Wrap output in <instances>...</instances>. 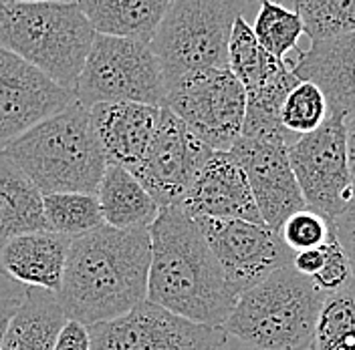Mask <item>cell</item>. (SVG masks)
<instances>
[{
	"instance_id": "cell-5",
	"label": "cell",
	"mask_w": 355,
	"mask_h": 350,
	"mask_svg": "<svg viewBox=\"0 0 355 350\" xmlns=\"http://www.w3.org/2000/svg\"><path fill=\"white\" fill-rule=\"evenodd\" d=\"M323 294L291 266L244 290L222 329L252 350L313 349Z\"/></svg>"
},
{
	"instance_id": "cell-23",
	"label": "cell",
	"mask_w": 355,
	"mask_h": 350,
	"mask_svg": "<svg viewBox=\"0 0 355 350\" xmlns=\"http://www.w3.org/2000/svg\"><path fill=\"white\" fill-rule=\"evenodd\" d=\"M287 59H277L257 41L250 22L239 17L228 41V71L239 79L244 93L263 87L288 68Z\"/></svg>"
},
{
	"instance_id": "cell-11",
	"label": "cell",
	"mask_w": 355,
	"mask_h": 350,
	"mask_svg": "<svg viewBox=\"0 0 355 350\" xmlns=\"http://www.w3.org/2000/svg\"><path fill=\"white\" fill-rule=\"evenodd\" d=\"M210 155L212 149L206 147L172 111L159 107L150 147L132 174L154 197L159 210L180 205Z\"/></svg>"
},
{
	"instance_id": "cell-6",
	"label": "cell",
	"mask_w": 355,
	"mask_h": 350,
	"mask_svg": "<svg viewBox=\"0 0 355 350\" xmlns=\"http://www.w3.org/2000/svg\"><path fill=\"white\" fill-rule=\"evenodd\" d=\"M259 0H172L152 39L166 89L178 79L228 68V41L239 17L252 22Z\"/></svg>"
},
{
	"instance_id": "cell-7",
	"label": "cell",
	"mask_w": 355,
	"mask_h": 350,
	"mask_svg": "<svg viewBox=\"0 0 355 350\" xmlns=\"http://www.w3.org/2000/svg\"><path fill=\"white\" fill-rule=\"evenodd\" d=\"M73 93L85 109L99 103L162 107L166 83L150 43L95 35Z\"/></svg>"
},
{
	"instance_id": "cell-32",
	"label": "cell",
	"mask_w": 355,
	"mask_h": 350,
	"mask_svg": "<svg viewBox=\"0 0 355 350\" xmlns=\"http://www.w3.org/2000/svg\"><path fill=\"white\" fill-rule=\"evenodd\" d=\"M333 230H335V236L341 243L349 266H352V272H354V282H355V196L349 201V205L333 219Z\"/></svg>"
},
{
	"instance_id": "cell-19",
	"label": "cell",
	"mask_w": 355,
	"mask_h": 350,
	"mask_svg": "<svg viewBox=\"0 0 355 350\" xmlns=\"http://www.w3.org/2000/svg\"><path fill=\"white\" fill-rule=\"evenodd\" d=\"M97 201L103 223L115 230L150 228L159 214V205L135 175L115 163H107L97 185Z\"/></svg>"
},
{
	"instance_id": "cell-15",
	"label": "cell",
	"mask_w": 355,
	"mask_h": 350,
	"mask_svg": "<svg viewBox=\"0 0 355 350\" xmlns=\"http://www.w3.org/2000/svg\"><path fill=\"white\" fill-rule=\"evenodd\" d=\"M180 208L194 219H244L265 223L248 179L230 151H212Z\"/></svg>"
},
{
	"instance_id": "cell-8",
	"label": "cell",
	"mask_w": 355,
	"mask_h": 350,
	"mask_svg": "<svg viewBox=\"0 0 355 350\" xmlns=\"http://www.w3.org/2000/svg\"><path fill=\"white\" fill-rule=\"evenodd\" d=\"M162 107L212 151H230L243 135L246 93L228 68H206L172 83Z\"/></svg>"
},
{
	"instance_id": "cell-4",
	"label": "cell",
	"mask_w": 355,
	"mask_h": 350,
	"mask_svg": "<svg viewBox=\"0 0 355 350\" xmlns=\"http://www.w3.org/2000/svg\"><path fill=\"white\" fill-rule=\"evenodd\" d=\"M95 35L77 2L0 4V46L67 91L77 85Z\"/></svg>"
},
{
	"instance_id": "cell-20",
	"label": "cell",
	"mask_w": 355,
	"mask_h": 350,
	"mask_svg": "<svg viewBox=\"0 0 355 350\" xmlns=\"http://www.w3.org/2000/svg\"><path fill=\"white\" fill-rule=\"evenodd\" d=\"M172 0H77L97 35L152 43Z\"/></svg>"
},
{
	"instance_id": "cell-37",
	"label": "cell",
	"mask_w": 355,
	"mask_h": 350,
	"mask_svg": "<svg viewBox=\"0 0 355 350\" xmlns=\"http://www.w3.org/2000/svg\"><path fill=\"white\" fill-rule=\"evenodd\" d=\"M6 2H77V0H6Z\"/></svg>"
},
{
	"instance_id": "cell-14",
	"label": "cell",
	"mask_w": 355,
	"mask_h": 350,
	"mask_svg": "<svg viewBox=\"0 0 355 350\" xmlns=\"http://www.w3.org/2000/svg\"><path fill=\"white\" fill-rule=\"evenodd\" d=\"M73 101V91L0 46V149Z\"/></svg>"
},
{
	"instance_id": "cell-2",
	"label": "cell",
	"mask_w": 355,
	"mask_h": 350,
	"mask_svg": "<svg viewBox=\"0 0 355 350\" xmlns=\"http://www.w3.org/2000/svg\"><path fill=\"white\" fill-rule=\"evenodd\" d=\"M148 300L192 322L224 326L239 294L224 276L198 221L180 205L162 208L150 225Z\"/></svg>"
},
{
	"instance_id": "cell-18",
	"label": "cell",
	"mask_w": 355,
	"mask_h": 350,
	"mask_svg": "<svg viewBox=\"0 0 355 350\" xmlns=\"http://www.w3.org/2000/svg\"><path fill=\"white\" fill-rule=\"evenodd\" d=\"M71 241L49 230L15 236L0 243V272L26 288L57 294L63 284Z\"/></svg>"
},
{
	"instance_id": "cell-40",
	"label": "cell",
	"mask_w": 355,
	"mask_h": 350,
	"mask_svg": "<svg viewBox=\"0 0 355 350\" xmlns=\"http://www.w3.org/2000/svg\"><path fill=\"white\" fill-rule=\"evenodd\" d=\"M4 2H6V0H0V4H4Z\"/></svg>"
},
{
	"instance_id": "cell-1",
	"label": "cell",
	"mask_w": 355,
	"mask_h": 350,
	"mask_svg": "<svg viewBox=\"0 0 355 350\" xmlns=\"http://www.w3.org/2000/svg\"><path fill=\"white\" fill-rule=\"evenodd\" d=\"M150 262V228L115 230L103 223L75 238L57 292L67 318L89 329L146 302Z\"/></svg>"
},
{
	"instance_id": "cell-30",
	"label": "cell",
	"mask_w": 355,
	"mask_h": 350,
	"mask_svg": "<svg viewBox=\"0 0 355 350\" xmlns=\"http://www.w3.org/2000/svg\"><path fill=\"white\" fill-rule=\"evenodd\" d=\"M333 225V223H331ZM325 248H327V258L323 268L311 278V284L315 286L323 296L333 294L345 286H349L354 282V272H352V266L349 260L341 248V243L335 236V230L331 228V234L325 241Z\"/></svg>"
},
{
	"instance_id": "cell-39",
	"label": "cell",
	"mask_w": 355,
	"mask_h": 350,
	"mask_svg": "<svg viewBox=\"0 0 355 350\" xmlns=\"http://www.w3.org/2000/svg\"><path fill=\"white\" fill-rule=\"evenodd\" d=\"M299 350H315V349H299Z\"/></svg>"
},
{
	"instance_id": "cell-36",
	"label": "cell",
	"mask_w": 355,
	"mask_h": 350,
	"mask_svg": "<svg viewBox=\"0 0 355 350\" xmlns=\"http://www.w3.org/2000/svg\"><path fill=\"white\" fill-rule=\"evenodd\" d=\"M234 340V338H232ZM236 344H230V336H228V340H226V344L222 347V350H252V349H248V347H244V344H241L239 340H234Z\"/></svg>"
},
{
	"instance_id": "cell-27",
	"label": "cell",
	"mask_w": 355,
	"mask_h": 350,
	"mask_svg": "<svg viewBox=\"0 0 355 350\" xmlns=\"http://www.w3.org/2000/svg\"><path fill=\"white\" fill-rule=\"evenodd\" d=\"M301 17L311 41H327L355 33V0H287Z\"/></svg>"
},
{
	"instance_id": "cell-29",
	"label": "cell",
	"mask_w": 355,
	"mask_h": 350,
	"mask_svg": "<svg viewBox=\"0 0 355 350\" xmlns=\"http://www.w3.org/2000/svg\"><path fill=\"white\" fill-rule=\"evenodd\" d=\"M331 228L333 225L329 219L305 208V210H299L293 216H288L277 234L288 250L295 254V252H303V250H311V248H321L329 238Z\"/></svg>"
},
{
	"instance_id": "cell-24",
	"label": "cell",
	"mask_w": 355,
	"mask_h": 350,
	"mask_svg": "<svg viewBox=\"0 0 355 350\" xmlns=\"http://www.w3.org/2000/svg\"><path fill=\"white\" fill-rule=\"evenodd\" d=\"M44 228L69 240L81 238L103 225L95 194H46L43 196Z\"/></svg>"
},
{
	"instance_id": "cell-31",
	"label": "cell",
	"mask_w": 355,
	"mask_h": 350,
	"mask_svg": "<svg viewBox=\"0 0 355 350\" xmlns=\"http://www.w3.org/2000/svg\"><path fill=\"white\" fill-rule=\"evenodd\" d=\"M24 298H26V286L19 284L17 280L0 272V350H2V338L6 326L15 316V312L22 306Z\"/></svg>"
},
{
	"instance_id": "cell-10",
	"label": "cell",
	"mask_w": 355,
	"mask_h": 350,
	"mask_svg": "<svg viewBox=\"0 0 355 350\" xmlns=\"http://www.w3.org/2000/svg\"><path fill=\"white\" fill-rule=\"evenodd\" d=\"M91 350H222V326L192 322L146 300L128 314L89 326Z\"/></svg>"
},
{
	"instance_id": "cell-28",
	"label": "cell",
	"mask_w": 355,
	"mask_h": 350,
	"mask_svg": "<svg viewBox=\"0 0 355 350\" xmlns=\"http://www.w3.org/2000/svg\"><path fill=\"white\" fill-rule=\"evenodd\" d=\"M329 113V103L321 89L299 79L281 105V125L293 139H299L317 131L327 121Z\"/></svg>"
},
{
	"instance_id": "cell-3",
	"label": "cell",
	"mask_w": 355,
	"mask_h": 350,
	"mask_svg": "<svg viewBox=\"0 0 355 350\" xmlns=\"http://www.w3.org/2000/svg\"><path fill=\"white\" fill-rule=\"evenodd\" d=\"M46 194H95L107 159L89 109L73 101L67 109L31 127L0 149Z\"/></svg>"
},
{
	"instance_id": "cell-38",
	"label": "cell",
	"mask_w": 355,
	"mask_h": 350,
	"mask_svg": "<svg viewBox=\"0 0 355 350\" xmlns=\"http://www.w3.org/2000/svg\"><path fill=\"white\" fill-rule=\"evenodd\" d=\"M275 2H287V0H275Z\"/></svg>"
},
{
	"instance_id": "cell-25",
	"label": "cell",
	"mask_w": 355,
	"mask_h": 350,
	"mask_svg": "<svg viewBox=\"0 0 355 350\" xmlns=\"http://www.w3.org/2000/svg\"><path fill=\"white\" fill-rule=\"evenodd\" d=\"M313 349L355 350V282L323 298Z\"/></svg>"
},
{
	"instance_id": "cell-16",
	"label": "cell",
	"mask_w": 355,
	"mask_h": 350,
	"mask_svg": "<svg viewBox=\"0 0 355 350\" xmlns=\"http://www.w3.org/2000/svg\"><path fill=\"white\" fill-rule=\"evenodd\" d=\"M291 71L301 81H311L325 95L329 111L347 121L355 117V33L311 41L309 48L287 57Z\"/></svg>"
},
{
	"instance_id": "cell-26",
	"label": "cell",
	"mask_w": 355,
	"mask_h": 350,
	"mask_svg": "<svg viewBox=\"0 0 355 350\" xmlns=\"http://www.w3.org/2000/svg\"><path fill=\"white\" fill-rule=\"evenodd\" d=\"M250 26L266 53L283 61L291 57V53L299 50V39L305 35L301 17L275 0H259V10Z\"/></svg>"
},
{
	"instance_id": "cell-12",
	"label": "cell",
	"mask_w": 355,
	"mask_h": 350,
	"mask_svg": "<svg viewBox=\"0 0 355 350\" xmlns=\"http://www.w3.org/2000/svg\"><path fill=\"white\" fill-rule=\"evenodd\" d=\"M226 280L241 296L272 272L287 268L293 252L265 223L244 219H196Z\"/></svg>"
},
{
	"instance_id": "cell-22",
	"label": "cell",
	"mask_w": 355,
	"mask_h": 350,
	"mask_svg": "<svg viewBox=\"0 0 355 350\" xmlns=\"http://www.w3.org/2000/svg\"><path fill=\"white\" fill-rule=\"evenodd\" d=\"M44 228L43 194L0 151V243Z\"/></svg>"
},
{
	"instance_id": "cell-9",
	"label": "cell",
	"mask_w": 355,
	"mask_h": 350,
	"mask_svg": "<svg viewBox=\"0 0 355 350\" xmlns=\"http://www.w3.org/2000/svg\"><path fill=\"white\" fill-rule=\"evenodd\" d=\"M288 161L307 208L329 221L354 199L347 157V119L331 111L327 121L288 145Z\"/></svg>"
},
{
	"instance_id": "cell-13",
	"label": "cell",
	"mask_w": 355,
	"mask_h": 350,
	"mask_svg": "<svg viewBox=\"0 0 355 350\" xmlns=\"http://www.w3.org/2000/svg\"><path fill=\"white\" fill-rule=\"evenodd\" d=\"M288 145L283 139L241 135L230 149L248 179L261 218L272 232H279L288 216L307 208L288 161Z\"/></svg>"
},
{
	"instance_id": "cell-35",
	"label": "cell",
	"mask_w": 355,
	"mask_h": 350,
	"mask_svg": "<svg viewBox=\"0 0 355 350\" xmlns=\"http://www.w3.org/2000/svg\"><path fill=\"white\" fill-rule=\"evenodd\" d=\"M347 157H349V172L355 190V117L347 121Z\"/></svg>"
},
{
	"instance_id": "cell-17",
	"label": "cell",
	"mask_w": 355,
	"mask_h": 350,
	"mask_svg": "<svg viewBox=\"0 0 355 350\" xmlns=\"http://www.w3.org/2000/svg\"><path fill=\"white\" fill-rule=\"evenodd\" d=\"M89 117L107 163L132 172L150 147L159 107L144 103H99L89 109Z\"/></svg>"
},
{
	"instance_id": "cell-21",
	"label": "cell",
	"mask_w": 355,
	"mask_h": 350,
	"mask_svg": "<svg viewBox=\"0 0 355 350\" xmlns=\"http://www.w3.org/2000/svg\"><path fill=\"white\" fill-rule=\"evenodd\" d=\"M67 314L57 294L41 288H26L22 306L10 318L2 350H53Z\"/></svg>"
},
{
	"instance_id": "cell-33",
	"label": "cell",
	"mask_w": 355,
	"mask_h": 350,
	"mask_svg": "<svg viewBox=\"0 0 355 350\" xmlns=\"http://www.w3.org/2000/svg\"><path fill=\"white\" fill-rule=\"evenodd\" d=\"M53 350H91V336L85 324L67 318L65 326L61 329Z\"/></svg>"
},
{
	"instance_id": "cell-34",
	"label": "cell",
	"mask_w": 355,
	"mask_h": 350,
	"mask_svg": "<svg viewBox=\"0 0 355 350\" xmlns=\"http://www.w3.org/2000/svg\"><path fill=\"white\" fill-rule=\"evenodd\" d=\"M325 258H327V248L323 243L321 248H311V250H303V252H295L293 254V260H291V268L297 274H301L307 280H311L323 268Z\"/></svg>"
}]
</instances>
